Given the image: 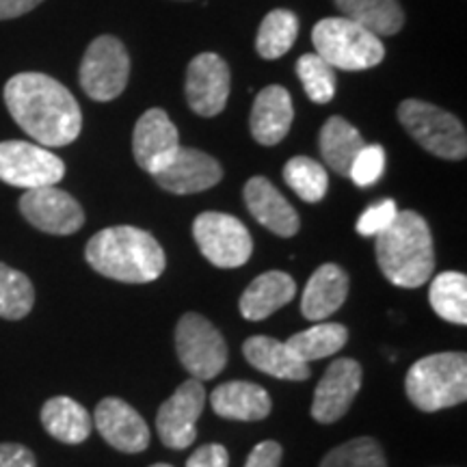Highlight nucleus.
<instances>
[{"mask_svg":"<svg viewBox=\"0 0 467 467\" xmlns=\"http://www.w3.org/2000/svg\"><path fill=\"white\" fill-rule=\"evenodd\" d=\"M7 104L16 124L42 148H63L78 139L83 113L67 87L39 72L17 74L5 85Z\"/></svg>","mask_w":467,"mask_h":467,"instance_id":"1","label":"nucleus"},{"mask_svg":"<svg viewBox=\"0 0 467 467\" xmlns=\"http://www.w3.org/2000/svg\"><path fill=\"white\" fill-rule=\"evenodd\" d=\"M85 255L93 271L124 284L156 282L167 266L159 241L150 232L132 225L98 232L87 243Z\"/></svg>","mask_w":467,"mask_h":467,"instance_id":"2","label":"nucleus"},{"mask_svg":"<svg viewBox=\"0 0 467 467\" xmlns=\"http://www.w3.org/2000/svg\"><path fill=\"white\" fill-rule=\"evenodd\" d=\"M377 262L388 282L420 288L433 277L435 247L429 223L413 210L396 219L377 236Z\"/></svg>","mask_w":467,"mask_h":467,"instance_id":"3","label":"nucleus"},{"mask_svg":"<svg viewBox=\"0 0 467 467\" xmlns=\"http://www.w3.org/2000/svg\"><path fill=\"white\" fill-rule=\"evenodd\" d=\"M407 399L420 411L435 413L467 400L465 353H435L418 359L405 377Z\"/></svg>","mask_w":467,"mask_h":467,"instance_id":"4","label":"nucleus"},{"mask_svg":"<svg viewBox=\"0 0 467 467\" xmlns=\"http://www.w3.org/2000/svg\"><path fill=\"white\" fill-rule=\"evenodd\" d=\"M312 42L320 58H325L334 69L347 72L375 67L385 57L381 37L344 16L320 20L312 31Z\"/></svg>","mask_w":467,"mask_h":467,"instance_id":"5","label":"nucleus"},{"mask_svg":"<svg viewBox=\"0 0 467 467\" xmlns=\"http://www.w3.org/2000/svg\"><path fill=\"white\" fill-rule=\"evenodd\" d=\"M399 119L426 151L443 161H463L467 156L465 126L448 110L431 102L405 100L399 107Z\"/></svg>","mask_w":467,"mask_h":467,"instance_id":"6","label":"nucleus"},{"mask_svg":"<svg viewBox=\"0 0 467 467\" xmlns=\"http://www.w3.org/2000/svg\"><path fill=\"white\" fill-rule=\"evenodd\" d=\"M175 350L180 364L197 381H210L221 375L227 364V344L221 331L195 312L180 318L175 329Z\"/></svg>","mask_w":467,"mask_h":467,"instance_id":"7","label":"nucleus"},{"mask_svg":"<svg viewBox=\"0 0 467 467\" xmlns=\"http://www.w3.org/2000/svg\"><path fill=\"white\" fill-rule=\"evenodd\" d=\"M80 87L91 100L110 102L121 96L130 76L126 46L113 35L93 39L80 63Z\"/></svg>","mask_w":467,"mask_h":467,"instance_id":"8","label":"nucleus"},{"mask_svg":"<svg viewBox=\"0 0 467 467\" xmlns=\"http://www.w3.org/2000/svg\"><path fill=\"white\" fill-rule=\"evenodd\" d=\"M192 236L203 258L219 268L247 265L254 241L243 221L225 213H202L192 223Z\"/></svg>","mask_w":467,"mask_h":467,"instance_id":"9","label":"nucleus"},{"mask_svg":"<svg viewBox=\"0 0 467 467\" xmlns=\"http://www.w3.org/2000/svg\"><path fill=\"white\" fill-rule=\"evenodd\" d=\"M66 175V165L42 145L26 141L0 143V180L17 189L57 186Z\"/></svg>","mask_w":467,"mask_h":467,"instance_id":"10","label":"nucleus"},{"mask_svg":"<svg viewBox=\"0 0 467 467\" xmlns=\"http://www.w3.org/2000/svg\"><path fill=\"white\" fill-rule=\"evenodd\" d=\"M206 405V389L202 381L189 379L167 399L156 416V431L161 441L171 451H184L197 437V420Z\"/></svg>","mask_w":467,"mask_h":467,"instance_id":"11","label":"nucleus"},{"mask_svg":"<svg viewBox=\"0 0 467 467\" xmlns=\"http://www.w3.org/2000/svg\"><path fill=\"white\" fill-rule=\"evenodd\" d=\"M20 213L37 230L55 236H67L78 232L85 223L80 203L57 186L31 189L20 197Z\"/></svg>","mask_w":467,"mask_h":467,"instance_id":"12","label":"nucleus"},{"mask_svg":"<svg viewBox=\"0 0 467 467\" xmlns=\"http://www.w3.org/2000/svg\"><path fill=\"white\" fill-rule=\"evenodd\" d=\"M232 76L227 63L214 52H202L186 72V100L202 117H214L225 109L230 98Z\"/></svg>","mask_w":467,"mask_h":467,"instance_id":"13","label":"nucleus"},{"mask_svg":"<svg viewBox=\"0 0 467 467\" xmlns=\"http://www.w3.org/2000/svg\"><path fill=\"white\" fill-rule=\"evenodd\" d=\"M361 388V366L355 359H336L317 385L312 402V418L331 424L347 416Z\"/></svg>","mask_w":467,"mask_h":467,"instance_id":"14","label":"nucleus"},{"mask_svg":"<svg viewBox=\"0 0 467 467\" xmlns=\"http://www.w3.org/2000/svg\"><path fill=\"white\" fill-rule=\"evenodd\" d=\"M223 178V169L206 151L180 145L173 159L154 173L156 184L173 195H191L217 186Z\"/></svg>","mask_w":467,"mask_h":467,"instance_id":"15","label":"nucleus"},{"mask_svg":"<svg viewBox=\"0 0 467 467\" xmlns=\"http://www.w3.org/2000/svg\"><path fill=\"white\" fill-rule=\"evenodd\" d=\"M180 148V134L162 109H150L134 126L132 151L139 167L148 173H159Z\"/></svg>","mask_w":467,"mask_h":467,"instance_id":"16","label":"nucleus"},{"mask_svg":"<svg viewBox=\"0 0 467 467\" xmlns=\"http://www.w3.org/2000/svg\"><path fill=\"white\" fill-rule=\"evenodd\" d=\"M96 422L98 433L104 437V441L110 443L119 452H143L150 446V429L137 409L128 405L126 400L109 399L100 400L96 407Z\"/></svg>","mask_w":467,"mask_h":467,"instance_id":"17","label":"nucleus"},{"mask_svg":"<svg viewBox=\"0 0 467 467\" xmlns=\"http://www.w3.org/2000/svg\"><path fill=\"white\" fill-rule=\"evenodd\" d=\"M244 203L249 213L260 225H265L277 236L290 238L299 232L301 221L296 210L290 206V202L279 192L275 186L268 182L262 175L251 178L244 184Z\"/></svg>","mask_w":467,"mask_h":467,"instance_id":"18","label":"nucleus"},{"mask_svg":"<svg viewBox=\"0 0 467 467\" xmlns=\"http://www.w3.org/2000/svg\"><path fill=\"white\" fill-rule=\"evenodd\" d=\"M292 117L295 110L288 89L282 85H268L258 93L251 109V137L260 145H277L290 132Z\"/></svg>","mask_w":467,"mask_h":467,"instance_id":"19","label":"nucleus"},{"mask_svg":"<svg viewBox=\"0 0 467 467\" xmlns=\"http://www.w3.org/2000/svg\"><path fill=\"white\" fill-rule=\"evenodd\" d=\"M348 296V275L342 266L323 265L314 271L301 296V312L307 320L323 323L344 306Z\"/></svg>","mask_w":467,"mask_h":467,"instance_id":"20","label":"nucleus"},{"mask_svg":"<svg viewBox=\"0 0 467 467\" xmlns=\"http://www.w3.org/2000/svg\"><path fill=\"white\" fill-rule=\"evenodd\" d=\"M214 413L225 420L258 422L271 413V396L260 385L249 381H227L210 394Z\"/></svg>","mask_w":467,"mask_h":467,"instance_id":"21","label":"nucleus"},{"mask_svg":"<svg viewBox=\"0 0 467 467\" xmlns=\"http://www.w3.org/2000/svg\"><path fill=\"white\" fill-rule=\"evenodd\" d=\"M296 295V284L288 273H262L247 285L241 296V314L247 320H265Z\"/></svg>","mask_w":467,"mask_h":467,"instance_id":"22","label":"nucleus"},{"mask_svg":"<svg viewBox=\"0 0 467 467\" xmlns=\"http://www.w3.org/2000/svg\"><path fill=\"white\" fill-rule=\"evenodd\" d=\"M243 353L244 359L265 375L284 379V381H306L309 377V366L306 361L296 359L285 347V342H279L275 337H249L243 344Z\"/></svg>","mask_w":467,"mask_h":467,"instance_id":"23","label":"nucleus"},{"mask_svg":"<svg viewBox=\"0 0 467 467\" xmlns=\"http://www.w3.org/2000/svg\"><path fill=\"white\" fill-rule=\"evenodd\" d=\"M46 433L63 443H83L91 435V413L69 396H55L42 407Z\"/></svg>","mask_w":467,"mask_h":467,"instance_id":"24","label":"nucleus"},{"mask_svg":"<svg viewBox=\"0 0 467 467\" xmlns=\"http://www.w3.org/2000/svg\"><path fill=\"white\" fill-rule=\"evenodd\" d=\"M320 154L331 171L348 178V169L353 165L355 156L359 154L366 141L355 126H350L344 117H329L325 121L318 137Z\"/></svg>","mask_w":467,"mask_h":467,"instance_id":"25","label":"nucleus"},{"mask_svg":"<svg viewBox=\"0 0 467 467\" xmlns=\"http://www.w3.org/2000/svg\"><path fill=\"white\" fill-rule=\"evenodd\" d=\"M344 17L364 26L377 37L396 35L405 25V14L399 0H334Z\"/></svg>","mask_w":467,"mask_h":467,"instance_id":"26","label":"nucleus"},{"mask_svg":"<svg viewBox=\"0 0 467 467\" xmlns=\"http://www.w3.org/2000/svg\"><path fill=\"white\" fill-rule=\"evenodd\" d=\"M348 342V329L344 325L337 323H318L309 329L295 334L285 342V347L290 348V353L296 359L309 361L323 359L336 355L337 350L344 348V344Z\"/></svg>","mask_w":467,"mask_h":467,"instance_id":"27","label":"nucleus"},{"mask_svg":"<svg viewBox=\"0 0 467 467\" xmlns=\"http://www.w3.org/2000/svg\"><path fill=\"white\" fill-rule=\"evenodd\" d=\"M431 307L452 325H467V277L463 273L446 271L437 275L429 290Z\"/></svg>","mask_w":467,"mask_h":467,"instance_id":"28","label":"nucleus"},{"mask_svg":"<svg viewBox=\"0 0 467 467\" xmlns=\"http://www.w3.org/2000/svg\"><path fill=\"white\" fill-rule=\"evenodd\" d=\"M299 37V17L292 11L275 9L262 20L255 50L262 58H279L292 48Z\"/></svg>","mask_w":467,"mask_h":467,"instance_id":"29","label":"nucleus"},{"mask_svg":"<svg viewBox=\"0 0 467 467\" xmlns=\"http://www.w3.org/2000/svg\"><path fill=\"white\" fill-rule=\"evenodd\" d=\"M33 303L35 288L31 279L0 262V318H25L33 309Z\"/></svg>","mask_w":467,"mask_h":467,"instance_id":"30","label":"nucleus"},{"mask_svg":"<svg viewBox=\"0 0 467 467\" xmlns=\"http://www.w3.org/2000/svg\"><path fill=\"white\" fill-rule=\"evenodd\" d=\"M284 180L307 203H318L327 195V186H329L325 167L307 156H295L285 162Z\"/></svg>","mask_w":467,"mask_h":467,"instance_id":"31","label":"nucleus"},{"mask_svg":"<svg viewBox=\"0 0 467 467\" xmlns=\"http://www.w3.org/2000/svg\"><path fill=\"white\" fill-rule=\"evenodd\" d=\"M296 76H299L307 98L317 104H327L336 96V69L320 58L317 52L303 55L296 61Z\"/></svg>","mask_w":467,"mask_h":467,"instance_id":"32","label":"nucleus"},{"mask_svg":"<svg viewBox=\"0 0 467 467\" xmlns=\"http://www.w3.org/2000/svg\"><path fill=\"white\" fill-rule=\"evenodd\" d=\"M320 467H388V459L377 440L358 437L327 452Z\"/></svg>","mask_w":467,"mask_h":467,"instance_id":"33","label":"nucleus"},{"mask_svg":"<svg viewBox=\"0 0 467 467\" xmlns=\"http://www.w3.org/2000/svg\"><path fill=\"white\" fill-rule=\"evenodd\" d=\"M385 171V150L381 145H364L353 165L348 169V178L353 180L359 189L377 184Z\"/></svg>","mask_w":467,"mask_h":467,"instance_id":"34","label":"nucleus"},{"mask_svg":"<svg viewBox=\"0 0 467 467\" xmlns=\"http://www.w3.org/2000/svg\"><path fill=\"white\" fill-rule=\"evenodd\" d=\"M396 214H399V210H396L394 200H383L379 203H372V206L364 210V214L358 219V234L366 238H372V236L377 238L385 227L392 223Z\"/></svg>","mask_w":467,"mask_h":467,"instance_id":"35","label":"nucleus"},{"mask_svg":"<svg viewBox=\"0 0 467 467\" xmlns=\"http://www.w3.org/2000/svg\"><path fill=\"white\" fill-rule=\"evenodd\" d=\"M230 454L221 443H206L200 451H195L186 461V467H227Z\"/></svg>","mask_w":467,"mask_h":467,"instance_id":"36","label":"nucleus"},{"mask_svg":"<svg viewBox=\"0 0 467 467\" xmlns=\"http://www.w3.org/2000/svg\"><path fill=\"white\" fill-rule=\"evenodd\" d=\"M282 457V446L277 441H262L251 451L244 467H279Z\"/></svg>","mask_w":467,"mask_h":467,"instance_id":"37","label":"nucleus"},{"mask_svg":"<svg viewBox=\"0 0 467 467\" xmlns=\"http://www.w3.org/2000/svg\"><path fill=\"white\" fill-rule=\"evenodd\" d=\"M0 467H37V459L20 443H0Z\"/></svg>","mask_w":467,"mask_h":467,"instance_id":"38","label":"nucleus"},{"mask_svg":"<svg viewBox=\"0 0 467 467\" xmlns=\"http://www.w3.org/2000/svg\"><path fill=\"white\" fill-rule=\"evenodd\" d=\"M44 0H0V20H11V17H20L39 7Z\"/></svg>","mask_w":467,"mask_h":467,"instance_id":"39","label":"nucleus"},{"mask_svg":"<svg viewBox=\"0 0 467 467\" xmlns=\"http://www.w3.org/2000/svg\"><path fill=\"white\" fill-rule=\"evenodd\" d=\"M151 467H173V465H169V463H156V465H151Z\"/></svg>","mask_w":467,"mask_h":467,"instance_id":"40","label":"nucleus"}]
</instances>
